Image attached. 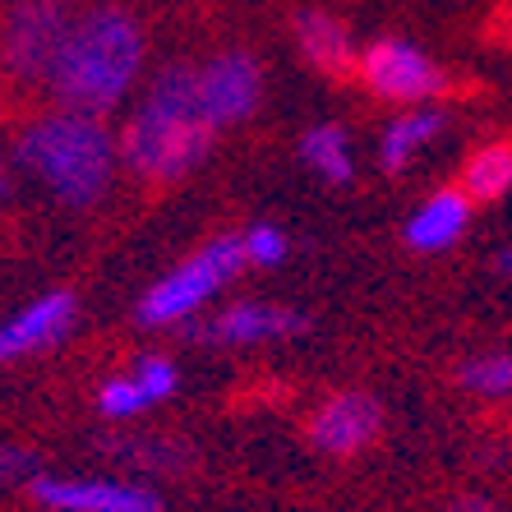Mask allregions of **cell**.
Wrapping results in <instances>:
<instances>
[{
	"mask_svg": "<svg viewBox=\"0 0 512 512\" xmlns=\"http://www.w3.org/2000/svg\"><path fill=\"white\" fill-rule=\"evenodd\" d=\"M217 134L222 130L199 102V65L171 60L148 79L130 120L120 125V167L148 185H171L208 162Z\"/></svg>",
	"mask_w": 512,
	"mask_h": 512,
	"instance_id": "6da1fadb",
	"label": "cell"
},
{
	"mask_svg": "<svg viewBox=\"0 0 512 512\" xmlns=\"http://www.w3.org/2000/svg\"><path fill=\"white\" fill-rule=\"evenodd\" d=\"M199 102L217 130L245 125L263 102V65L250 51H217L199 65Z\"/></svg>",
	"mask_w": 512,
	"mask_h": 512,
	"instance_id": "52a82bcc",
	"label": "cell"
},
{
	"mask_svg": "<svg viewBox=\"0 0 512 512\" xmlns=\"http://www.w3.org/2000/svg\"><path fill=\"white\" fill-rule=\"evenodd\" d=\"M134 370V379L143 383V393H148V402H167L171 393H176V383H180V374H176V365H171L167 356H139L130 365Z\"/></svg>",
	"mask_w": 512,
	"mask_h": 512,
	"instance_id": "44dd1931",
	"label": "cell"
},
{
	"mask_svg": "<svg viewBox=\"0 0 512 512\" xmlns=\"http://www.w3.org/2000/svg\"><path fill=\"white\" fill-rule=\"evenodd\" d=\"M240 245H245L250 268H277V263H286V254H291V236H286L282 227H273V222H254V227L240 236Z\"/></svg>",
	"mask_w": 512,
	"mask_h": 512,
	"instance_id": "ffe728a7",
	"label": "cell"
},
{
	"mask_svg": "<svg viewBox=\"0 0 512 512\" xmlns=\"http://www.w3.org/2000/svg\"><path fill=\"white\" fill-rule=\"evenodd\" d=\"M448 512H499V508H494L489 499H457Z\"/></svg>",
	"mask_w": 512,
	"mask_h": 512,
	"instance_id": "cb8c5ba5",
	"label": "cell"
},
{
	"mask_svg": "<svg viewBox=\"0 0 512 512\" xmlns=\"http://www.w3.org/2000/svg\"><path fill=\"white\" fill-rule=\"evenodd\" d=\"M74 0H14L0 19V65L19 84H51L65 37L74 28Z\"/></svg>",
	"mask_w": 512,
	"mask_h": 512,
	"instance_id": "5b68a950",
	"label": "cell"
},
{
	"mask_svg": "<svg viewBox=\"0 0 512 512\" xmlns=\"http://www.w3.org/2000/svg\"><path fill=\"white\" fill-rule=\"evenodd\" d=\"M305 333H310V314L291 310V305H273V300H240V305H227L194 328V337L208 346H263Z\"/></svg>",
	"mask_w": 512,
	"mask_h": 512,
	"instance_id": "8fae6325",
	"label": "cell"
},
{
	"mask_svg": "<svg viewBox=\"0 0 512 512\" xmlns=\"http://www.w3.org/2000/svg\"><path fill=\"white\" fill-rule=\"evenodd\" d=\"M33 476V462H28L24 448H10V443H0V489L14 485V480Z\"/></svg>",
	"mask_w": 512,
	"mask_h": 512,
	"instance_id": "7402d4cb",
	"label": "cell"
},
{
	"mask_svg": "<svg viewBox=\"0 0 512 512\" xmlns=\"http://www.w3.org/2000/svg\"><path fill=\"white\" fill-rule=\"evenodd\" d=\"M74 323H79V296L65 286L42 291L24 310H14L0 323V365H14V360L42 356V351L60 346L74 333Z\"/></svg>",
	"mask_w": 512,
	"mask_h": 512,
	"instance_id": "9c48e42d",
	"label": "cell"
},
{
	"mask_svg": "<svg viewBox=\"0 0 512 512\" xmlns=\"http://www.w3.org/2000/svg\"><path fill=\"white\" fill-rule=\"evenodd\" d=\"M462 190L476 203H494L512 190V139H489L462 167Z\"/></svg>",
	"mask_w": 512,
	"mask_h": 512,
	"instance_id": "2e32d148",
	"label": "cell"
},
{
	"mask_svg": "<svg viewBox=\"0 0 512 512\" xmlns=\"http://www.w3.org/2000/svg\"><path fill=\"white\" fill-rule=\"evenodd\" d=\"M10 199H14V171H10V162L0 157V213L10 208Z\"/></svg>",
	"mask_w": 512,
	"mask_h": 512,
	"instance_id": "603a6c76",
	"label": "cell"
},
{
	"mask_svg": "<svg viewBox=\"0 0 512 512\" xmlns=\"http://www.w3.org/2000/svg\"><path fill=\"white\" fill-rule=\"evenodd\" d=\"M471 203L476 199H471L462 185H448V190L429 194L416 213L406 217V227H402L406 250H416V254L453 250L457 240L466 236V227H471Z\"/></svg>",
	"mask_w": 512,
	"mask_h": 512,
	"instance_id": "7c38bea8",
	"label": "cell"
},
{
	"mask_svg": "<svg viewBox=\"0 0 512 512\" xmlns=\"http://www.w3.org/2000/svg\"><path fill=\"white\" fill-rule=\"evenodd\" d=\"M245 268H250V259H245L240 236H217V240H208V245H199L185 263H176L167 277H157V282L143 291L134 314H139L143 328L185 323V319H194L222 286L236 282Z\"/></svg>",
	"mask_w": 512,
	"mask_h": 512,
	"instance_id": "277c9868",
	"label": "cell"
},
{
	"mask_svg": "<svg viewBox=\"0 0 512 512\" xmlns=\"http://www.w3.org/2000/svg\"><path fill=\"white\" fill-rule=\"evenodd\" d=\"M33 499L51 512H162L157 489L102 476H28Z\"/></svg>",
	"mask_w": 512,
	"mask_h": 512,
	"instance_id": "ba28073f",
	"label": "cell"
},
{
	"mask_svg": "<svg viewBox=\"0 0 512 512\" xmlns=\"http://www.w3.org/2000/svg\"><path fill=\"white\" fill-rule=\"evenodd\" d=\"M300 162L333 190H346L356 180V153H351L342 125H314L300 134Z\"/></svg>",
	"mask_w": 512,
	"mask_h": 512,
	"instance_id": "9a60e30c",
	"label": "cell"
},
{
	"mask_svg": "<svg viewBox=\"0 0 512 512\" xmlns=\"http://www.w3.org/2000/svg\"><path fill=\"white\" fill-rule=\"evenodd\" d=\"M379 434H383V402L374 393H360V388L333 393L328 402L314 406L310 416V443L328 457L365 453Z\"/></svg>",
	"mask_w": 512,
	"mask_h": 512,
	"instance_id": "30bf717a",
	"label": "cell"
},
{
	"mask_svg": "<svg viewBox=\"0 0 512 512\" xmlns=\"http://www.w3.org/2000/svg\"><path fill=\"white\" fill-rule=\"evenodd\" d=\"M291 28H296L300 56L310 60L319 74H328V79H337V74H346V70H356V65H360L356 37H351V28H346L337 14H328V10H300L296 19H291Z\"/></svg>",
	"mask_w": 512,
	"mask_h": 512,
	"instance_id": "4fadbf2b",
	"label": "cell"
},
{
	"mask_svg": "<svg viewBox=\"0 0 512 512\" xmlns=\"http://www.w3.org/2000/svg\"><path fill=\"white\" fill-rule=\"evenodd\" d=\"M107 448L125 462H139L148 471H176L180 466V443H167V439H107Z\"/></svg>",
	"mask_w": 512,
	"mask_h": 512,
	"instance_id": "d6986e66",
	"label": "cell"
},
{
	"mask_svg": "<svg viewBox=\"0 0 512 512\" xmlns=\"http://www.w3.org/2000/svg\"><path fill=\"white\" fill-rule=\"evenodd\" d=\"M443 130H448V111H434V107H416V111L393 116V125L379 139V167L393 171V176L406 171Z\"/></svg>",
	"mask_w": 512,
	"mask_h": 512,
	"instance_id": "5bb4252c",
	"label": "cell"
},
{
	"mask_svg": "<svg viewBox=\"0 0 512 512\" xmlns=\"http://www.w3.org/2000/svg\"><path fill=\"white\" fill-rule=\"evenodd\" d=\"M143 56H148V42H143L139 19L120 5H93L74 19L47 88L56 107L111 116L139 88Z\"/></svg>",
	"mask_w": 512,
	"mask_h": 512,
	"instance_id": "7a4b0ae2",
	"label": "cell"
},
{
	"mask_svg": "<svg viewBox=\"0 0 512 512\" xmlns=\"http://www.w3.org/2000/svg\"><path fill=\"white\" fill-rule=\"evenodd\" d=\"M356 74L379 102H393V107H420V102H434L453 88L439 60H429L406 37H374L370 47L360 51Z\"/></svg>",
	"mask_w": 512,
	"mask_h": 512,
	"instance_id": "8992f818",
	"label": "cell"
},
{
	"mask_svg": "<svg viewBox=\"0 0 512 512\" xmlns=\"http://www.w3.org/2000/svg\"><path fill=\"white\" fill-rule=\"evenodd\" d=\"M148 393H143V383L134 379V370L116 374V379H107L102 388H97V411L107 420H134L139 411H148Z\"/></svg>",
	"mask_w": 512,
	"mask_h": 512,
	"instance_id": "ac0fdd59",
	"label": "cell"
},
{
	"mask_svg": "<svg viewBox=\"0 0 512 512\" xmlns=\"http://www.w3.org/2000/svg\"><path fill=\"white\" fill-rule=\"evenodd\" d=\"M14 167L28 171L60 208L84 213V208L107 199L120 167V139L107 130L102 116L56 107L19 130Z\"/></svg>",
	"mask_w": 512,
	"mask_h": 512,
	"instance_id": "3957f363",
	"label": "cell"
},
{
	"mask_svg": "<svg viewBox=\"0 0 512 512\" xmlns=\"http://www.w3.org/2000/svg\"><path fill=\"white\" fill-rule=\"evenodd\" d=\"M457 388L471 397H485V402H499L512 397V356L508 351H480V356H466L457 365Z\"/></svg>",
	"mask_w": 512,
	"mask_h": 512,
	"instance_id": "e0dca14e",
	"label": "cell"
},
{
	"mask_svg": "<svg viewBox=\"0 0 512 512\" xmlns=\"http://www.w3.org/2000/svg\"><path fill=\"white\" fill-rule=\"evenodd\" d=\"M494 273H499V277H512V245L494 254Z\"/></svg>",
	"mask_w": 512,
	"mask_h": 512,
	"instance_id": "d4e9b609",
	"label": "cell"
}]
</instances>
